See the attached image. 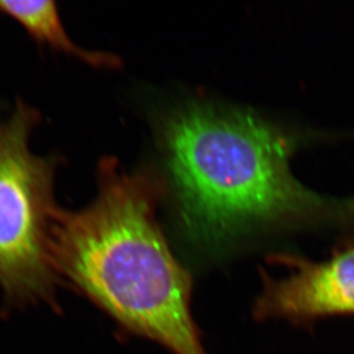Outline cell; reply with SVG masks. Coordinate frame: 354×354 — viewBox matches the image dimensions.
I'll return each mask as SVG.
<instances>
[{
  "mask_svg": "<svg viewBox=\"0 0 354 354\" xmlns=\"http://www.w3.org/2000/svg\"><path fill=\"white\" fill-rule=\"evenodd\" d=\"M160 191L153 174L102 160L93 203L57 212L54 266L127 330L174 354H207L192 315L191 275L156 221Z\"/></svg>",
  "mask_w": 354,
  "mask_h": 354,
  "instance_id": "6da1fadb",
  "label": "cell"
},
{
  "mask_svg": "<svg viewBox=\"0 0 354 354\" xmlns=\"http://www.w3.org/2000/svg\"><path fill=\"white\" fill-rule=\"evenodd\" d=\"M162 140L181 227L201 247L328 210L289 170L294 138L251 113L188 104L165 120Z\"/></svg>",
  "mask_w": 354,
  "mask_h": 354,
  "instance_id": "7a4b0ae2",
  "label": "cell"
},
{
  "mask_svg": "<svg viewBox=\"0 0 354 354\" xmlns=\"http://www.w3.org/2000/svg\"><path fill=\"white\" fill-rule=\"evenodd\" d=\"M36 122L37 113L19 104L0 127V286L17 306L50 299L57 279L54 163L31 153Z\"/></svg>",
  "mask_w": 354,
  "mask_h": 354,
  "instance_id": "3957f363",
  "label": "cell"
},
{
  "mask_svg": "<svg viewBox=\"0 0 354 354\" xmlns=\"http://www.w3.org/2000/svg\"><path fill=\"white\" fill-rule=\"evenodd\" d=\"M289 273L274 279L264 274L254 301L259 320H313L335 315H354V245L322 263L280 256Z\"/></svg>",
  "mask_w": 354,
  "mask_h": 354,
  "instance_id": "277c9868",
  "label": "cell"
},
{
  "mask_svg": "<svg viewBox=\"0 0 354 354\" xmlns=\"http://www.w3.org/2000/svg\"><path fill=\"white\" fill-rule=\"evenodd\" d=\"M0 12L13 17L38 41L99 68H118L114 54L84 50L69 38L53 1H0Z\"/></svg>",
  "mask_w": 354,
  "mask_h": 354,
  "instance_id": "5b68a950",
  "label": "cell"
},
{
  "mask_svg": "<svg viewBox=\"0 0 354 354\" xmlns=\"http://www.w3.org/2000/svg\"><path fill=\"white\" fill-rule=\"evenodd\" d=\"M351 211H354V203L352 204V209H351ZM353 245H354V243H353Z\"/></svg>",
  "mask_w": 354,
  "mask_h": 354,
  "instance_id": "8992f818",
  "label": "cell"
}]
</instances>
